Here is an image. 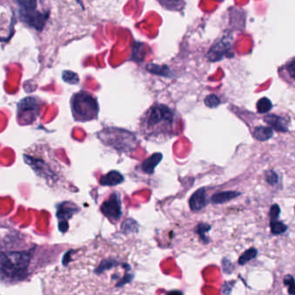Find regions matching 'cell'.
<instances>
[{
	"mask_svg": "<svg viewBox=\"0 0 295 295\" xmlns=\"http://www.w3.org/2000/svg\"><path fill=\"white\" fill-rule=\"evenodd\" d=\"M281 214V209L279 207L278 204H274L272 206L271 209H270V218H271V222L273 221H277V219Z\"/></svg>",
	"mask_w": 295,
	"mask_h": 295,
	"instance_id": "obj_21",
	"label": "cell"
},
{
	"mask_svg": "<svg viewBox=\"0 0 295 295\" xmlns=\"http://www.w3.org/2000/svg\"><path fill=\"white\" fill-rule=\"evenodd\" d=\"M17 3L19 5L21 20L36 29L43 28L47 18V14L42 13L38 10L37 2L21 1Z\"/></svg>",
	"mask_w": 295,
	"mask_h": 295,
	"instance_id": "obj_4",
	"label": "cell"
},
{
	"mask_svg": "<svg viewBox=\"0 0 295 295\" xmlns=\"http://www.w3.org/2000/svg\"><path fill=\"white\" fill-rule=\"evenodd\" d=\"M240 195V193H237V192H224V193H216L213 195L211 201L216 204H220V203H223V202H226L230 200L236 198Z\"/></svg>",
	"mask_w": 295,
	"mask_h": 295,
	"instance_id": "obj_12",
	"label": "cell"
},
{
	"mask_svg": "<svg viewBox=\"0 0 295 295\" xmlns=\"http://www.w3.org/2000/svg\"><path fill=\"white\" fill-rule=\"evenodd\" d=\"M71 109L75 120L77 121H89L95 120L98 117L99 106L93 96L82 91L73 96Z\"/></svg>",
	"mask_w": 295,
	"mask_h": 295,
	"instance_id": "obj_2",
	"label": "cell"
},
{
	"mask_svg": "<svg viewBox=\"0 0 295 295\" xmlns=\"http://www.w3.org/2000/svg\"><path fill=\"white\" fill-rule=\"evenodd\" d=\"M124 181L123 176L120 174V172L116 171H112L106 175L104 176L99 180L100 185L102 186H116Z\"/></svg>",
	"mask_w": 295,
	"mask_h": 295,
	"instance_id": "obj_10",
	"label": "cell"
},
{
	"mask_svg": "<svg viewBox=\"0 0 295 295\" xmlns=\"http://www.w3.org/2000/svg\"></svg>",
	"mask_w": 295,
	"mask_h": 295,
	"instance_id": "obj_24",
	"label": "cell"
},
{
	"mask_svg": "<svg viewBox=\"0 0 295 295\" xmlns=\"http://www.w3.org/2000/svg\"><path fill=\"white\" fill-rule=\"evenodd\" d=\"M271 231L274 235H281L285 233L286 230H288V227L284 223L279 221H273L271 222Z\"/></svg>",
	"mask_w": 295,
	"mask_h": 295,
	"instance_id": "obj_16",
	"label": "cell"
},
{
	"mask_svg": "<svg viewBox=\"0 0 295 295\" xmlns=\"http://www.w3.org/2000/svg\"><path fill=\"white\" fill-rule=\"evenodd\" d=\"M257 255V249L254 247H251L249 249L245 251L244 254L241 255L238 259V263L240 265H244L247 263L248 261L253 260Z\"/></svg>",
	"mask_w": 295,
	"mask_h": 295,
	"instance_id": "obj_14",
	"label": "cell"
},
{
	"mask_svg": "<svg viewBox=\"0 0 295 295\" xmlns=\"http://www.w3.org/2000/svg\"><path fill=\"white\" fill-rule=\"evenodd\" d=\"M162 156L161 153H154L151 155L150 158H147L143 164H142V169L145 172H147L148 174H151L152 172H154V169L159 162L161 161Z\"/></svg>",
	"mask_w": 295,
	"mask_h": 295,
	"instance_id": "obj_11",
	"label": "cell"
},
{
	"mask_svg": "<svg viewBox=\"0 0 295 295\" xmlns=\"http://www.w3.org/2000/svg\"><path fill=\"white\" fill-rule=\"evenodd\" d=\"M254 136L256 140L260 141H267L269 140L273 136V131L271 128L267 127H256L253 133Z\"/></svg>",
	"mask_w": 295,
	"mask_h": 295,
	"instance_id": "obj_13",
	"label": "cell"
},
{
	"mask_svg": "<svg viewBox=\"0 0 295 295\" xmlns=\"http://www.w3.org/2000/svg\"><path fill=\"white\" fill-rule=\"evenodd\" d=\"M267 181H268L270 185H275L278 181V176L275 172H267Z\"/></svg>",
	"mask_w": 295,
	"mask_h": 295,
	"instance_id": "obj_22",
	"label": "cell"
},
{
	"mask_svg": "<svg viewBox=\"0 0 295 295\" xmlns=\"http://www.w3.org/2000/svg\"><path fill=\"white\" fill-rule=\"evenodd\" d=\"M264 120L270 125L272 127H274V129L279 132H286L288 130V120L283 119L282 117L276 116L274 114L271 115H268V116L264 117Z\"/></svg>",
	"mask_w": 295,
	"mask_h": 295,
	"instance_id": "obj_9",
	"label": "cell"
},
{
	"mask_svg": "<svg viewBox=\"0 0 295 295\" xmlns=\"http://www.w3.org/2000/svg\"><path fill=\"white\" fill-rule=\"evenodd\" d=\"M209 230H210V226H209V225H208V224H203V223H200L198 226L197 227V233L198 234L202 240H205L206 237H204L203 235Z\"/></svg>",
	"mask_w": 295,
	"mask_h": 295,
	"instance_id": "obj_20",
	"label": "cell"
},
{
	"mask_svg": "<svg viewBox=\"0 0 295 295\" xmlns=\"http://www.w3.org/2000/svg\"><path fill=\"white\" fill-rule=\"evenodd\" d=\"M284 284L289 287V295H295V278L292 275H286L284 277Z\"/></svg>",
	"mask_w": 295,
	"mask_h": 295,
	"instance_id": "obj_18",
	"label": "cell"
},
{
	"mask_svg": "<svg viewBox=\"0 0 295 295\" xmlns=\"http://www.w3.org/2000/svg\"><path fill=\"white\" fill-rule=\"evenodd\" d=\"M3 255L6 256V259H2V271L6 270V275L13 277L18 276L21 274H24L28 266L30 256L27 253L23 252H12L7 253Z\"/></svg>",
	"mask_w": 295,
	"mask_h": 295,
	"instance_id": "obj_5",
	"label": "cell"
},
{
	"mask_svg": "<svg viewBox=\"0 0 295 295\" xmlns=\"http://www.w3.org/2000/svg\"><path fill=\"white\" fill-rule=\"evenodd\" d=\"M103 214L112 221H116L120 218L121 212V202L120 197L117 193H113L108 198L103 202L101 205Z\"/></svg>",
	"mask_w": 295,
	"mask_h": 295,
	"instance_id": "obj_7",
	"label": "cell"
},
{
	"mask_svg": "<svg viewBox=\"0 0 295 295\" xmlns=\"http://www.w3.org/2000/svg\"><path fill=\"white\" fill-rule=\"evenodd\" d=\"M39 111V104L37 102V99L32 97H28L22 99L17 107V118L21 119V123L29 124L28 119H31L32 122L38 115Z\"/></svg>",
	"mask_w": 295,
	"mask_h": 295,
	"instance_id": "obj_6",
	"label": "cell"
},
{
	"mask_svg": "<svg viewBox=\"0 0 295 295\" xmlns=\"http://www.w3.org/2000/svg\"><path fill=\"white\" fill-rule=\"evenodd\" d=\"M175 114L163 104H154L145 113L141 120V131L148 140H161L173 133Z\"/></svg>",
	"mask_w": 295,
	"mask_h": 295,
	"instance_id": "obj_1",
	"label": "cell"
},
{
	"mask_svg": "<svg viewBox=\"0 0 295 295\" xmlns=\"http://www.w3.org/2000/svg\"><path fill=\"white\" fill-rule=\"evenodd\" d=\"M272 106H272L271 101L266 97H263L261 99H259L257 105H256L257 111L260 113H268V111L271 109Z\"/></svg>",
	"mask_w": 295,
	"mask_h": 295,
	"instance_id": "obj_15",
	"label": "cell"
},
{
	"mask_svg": "<svg viewBox=\"0 0 295 295\" xmlns=\"http://www.w3.org/2000/svg\"><path fill=\"white\" fill-rule=\"evenodd\" d=\"M285 70L289 80L295 84V58H293L287 63Z\"/></svg>",
	"mask_w": 295,
	"mask_h": 295,
	"instance_id": "obj_17",
	"label": "cell"
},
{
	"mask_svg": "<svg viewBox=\"0 0 295 295\" xmlns=\"http://www.w3.org/2000/svg\"><path fill=\"white\" fill-rule=\"evenodd\" d=\"M190 207L193 211H198L206 206V191L204 188L197 190L190 199Z\"/></svg>",
	"mask_w": 295,
	"mask_h": 295,
	"instance_id": "obj_8",
	"label": "cell"
},
{
	"mask_svg": "<svg viewBox=\"0 0 295 295\" xmlns=\"http://www.w3.org/2000/svg\"><path fill=\"white\" fill-rule=\"evenodd\" d=\"M98 136L103 143L109 145L117 151H132L136 145V138L134 134L120 128H107L101 131Z\"/></svg>",
	"mask_w": 295,
	"mask_h": 295,
	"instance_id": "obj_3",
	"label": "cell"
},
{
	"mask_svg": "<svg viewBox=\"0 0 295 295\" xmlns=\"http://www.w3.org/2000/svg\"><path fill=\"white\" fill-rule=\"evenodd\" d=\"M168 295H183V294L180 291H172L169 293Z\"/></svg>",
	"mask_w": 295,
	"mask_h": 295,
	"instance_id": "obj_23",
	"label": "cell"
},
{
	"mask_svg": "<svg viewBox=\"0 0 295 295\" xmlns=\"http://www.w3.org/2000/svg\"><path fill=\"white\" fill-rule=\"evenodd\" d=\"M204 102H205L206 106H209V107H216L219 105L220 99L216 96L211 95V96H208L206 97Z\"/></svg>",
	"mask_w": 295,
	"mask_h": 295,
	"instance_id": "obj_19",
	"label": "cell"
}]
</instances>
